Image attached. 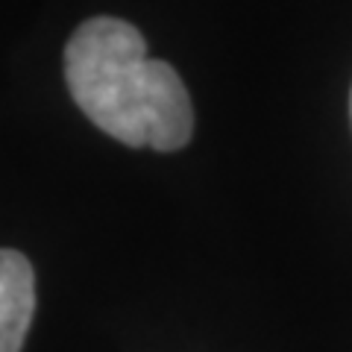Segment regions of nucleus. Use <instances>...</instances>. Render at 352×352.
<instances>
[{"label":"nucleus","instance_id":"nucleus-1","mask_svg":"<svg viewBox=\"0 0 352 352\" xmlns=\"http://www.w3.org/2000/svg\"><path fill=\"white\" fill-rule=\"evenodd\" d=\"M74 103L129 147L179 150L194 129L191 97L168 62L150 59L144 36L120 18H91L65 47Z\"/></svg>","mask_w":352,"mask_h":352},{"label":"nucleus","instance_id":"nucleus-2","mask_svg":"<svg viewBox=\"0 0 352 352\" xmlns=\"http://www.w3.org/2000/svg\"><path fill=\"white\" fill-rule=\"evenodd\" d=\"M36 311V276L15 250H0V352H21Z\"/></svg>","mask_w":352,"mask_h":352},{"label":"nucleus","instance_id":"nucleus-3","mask_svg":"<svg viewBox=\"0 0 352 352\" xmlns=\"http://www.w3.org/2000/svg\"><path fill=\"white\" fill-rule=\"evenodd\" d=\"M349 106H352V100H349Z\"/></svg>","mask_w":352,"mask_h":352}]
</instances>
